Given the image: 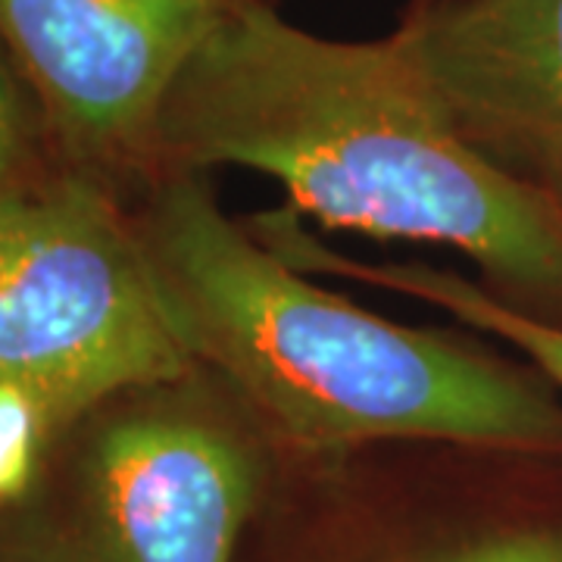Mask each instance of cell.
<instances>
[{
    "label": "cell",
    "instance_id": "7a4b0ae2",
    "mask_svg": "<svg viewBox=\"0 0 562 562\" xmlns=\"http://www.w3.org/2000/svg\"><path fill=\"white\" fill-rule=\"evenodd\" d=\"M140 247L188 353L220 366L306 447H562V409L541 387L316 288L225 220L198 181L162 191Z\"/></svg>",
    "mask_w": 562,
    "mask_h": 562
},
{
    "label": "cell",
    "instance_id": "5b68a950",
    "mask_svg": "<svg viewBox=\"0 0 562 562\" xmlns=\"http://www.w3.org/2000/svg\"><path fill=\"white\" fill-rule=\"evenodd\" d=\"M394 41L482 150L562 162V0H462Z\"/></svg>",
    "mask_w": 562,
    "mask_h": 562
},
{
    "label": "cell",
    "instance_id": "8992f818",
    "mask_svg": "<svg viewBox=\"0 0 562 562\" xmlns=\"http://www.w3.org/2000/svg\"><path fill=\"white\" fill-rule=\"evenodd\" d=\"M94 487L113 562H232L254 475L206 425L132 419L98 443Z\"/></svg>",
    "mask_w": 562,
    "mask_h": 562
},
{
    "label": "cell",
    "instance_id": "30bf717a",
    "mask_svg": "<svg viewBox=\"0 0 562 562\" xmlns=\"http://www.w3.org/2000/svg\"><path fill=\"white\" fill-rule=\"evenodd\" d=\"M20 101H16V88L7 76L3 63H0V191L3 181L10 176V169L16 166L22 144V125H20Z\"/></svg>",
    "mask_w": 562,
    "mask_h": 562
},
{
    "label": "cell",
    "instance_id": "3957f363",
    "mask_svg": "<svg viewBox=\"0 0 562 562\" xmlns=\"http://www.w3.org/2000/svg\"><path fill=\"white\" fill-rule=\"evenodd\" d=\"M191 360L144 247L98 191H0V382L57 422L176 382Z\"/></svg>",
    "mask_w": 562,
    "mask_h": 562
},
{
    "label": "cell",
    "instance_id": "6da1fadb",
    "mask_svg": "<svg viewBox=\"0 0 562 562\" xmlns=\"http://www.w3.org/2000/svg\"><path fill=\"white\" fill-rule=\"evenodd\" d=\"M194 166H247L297 213L372 238L447 244L562 297V210L460 132L397 41L344 44L235 3L157 120Z\"/></svg>",
    "mask_w": 562,
    "mask_h": 562
},
{
    "label": "cell",
    "instance_id": "52a82bcc",
    "mask_svg": "<svg viewBox=\"0 0 562 562\" xmlns=\"http://www.w3.org/2000/svg\"><path fill=\"white\" fill-rule=\"evenodd\" d=\"M254 232L260 235L262 247H269L281 262H288L297 272H331V276H347V279L369 281L379 288L403 291L428 303H438L447 313L460 316L462 322L491 331L503 341L516 344L522 353L547 372V379L562 387V328L560 325H547V322L525 316L519 310L494 301L491 294H484L482 288H475L472 281L447 276L438 269H425V266H366L353 262L325 250L316 238H310L303 232L297 210L284 206L276 213H266L254 220Z\"/></svg>",
    "mask_w": 562,
    "mask_h": 562
},
{
    "label": "cell",
    "instance_id": "ba28073f",
    "mask_svg": "<svg viewBox=\"0 0 562 562\" xmlns=\"http://www.w3.org/2000/svg\"><path fill=\"white\" fill-rule=\"evenodd\" d=\"M44 422L41 406L22 387L0 382V501L25 491Z\"/></svg>",
    "mask_w": 562,
    "mask_h": 562
},
{
    "label": "cell",
    "instance_id": "277c9868",
    "mask_svg": "<svg viewBox=\"0 0 562 562\" xmlns=\"http://www.w3.org/2000/svg\"><path fill=\"white\" fill-rule=\"evenodd\" d=\"M235 0H0V35L69 138L157 132L184 66Z\"/></svg>",
    "mask_w": 562,
    "mask_h": 562
},
{
    "label": "cell",
    "instance_id": "9c48e42d",
    "mask_svg": "<svg viewBox=\"0 0 562 562\" xmlns=\"http://www.w3.org/2000/svg\"><path fill=\"white\" fill-rule=\"evenodd\" d=\"M447 562H562V538L557 535H519L482 543Z\"/></svg>",
    "mask_w": 562,
    "mask_h": 562
}]
</instances>
